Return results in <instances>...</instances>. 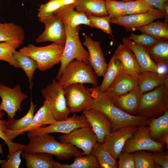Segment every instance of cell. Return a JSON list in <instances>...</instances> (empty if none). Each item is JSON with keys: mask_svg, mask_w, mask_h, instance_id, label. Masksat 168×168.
Returning <instances> with one entry per match:
<instances>
[{"mask_svg": "<svg viewBox=\"0 0 168 168\" xmlns=\"http://www.w3.org/2000/svg\"><path fill=\"white\" fill-rule=\"evenodd\" d=\"M75 8L77 11L86 15L97 16L108 15L105 1L103 0H76Z\"/></svg>", "mask_w": 168, "mask_h": 168, "instance_id": "28", "label": "cell"}, {"mask_svg": "<svg viewBox=\"0 0 168 168\" xmlns=\"http://www.w3.org/2000/svg\"><path fill=\"white\" fill-rule=\"evenodd\" d=\"M165 13L154 8L143 13L128 15L123 16L111 19L110 24H114L124 27L127 31L135 30L140 27L147 25L154 20L166 18Z\"/></svg>", "mask_w": 168, "mask_h": 168, "instance_id": "14", "label": "cell"}, {"mask_svg": "<svg viewBox=\"0 0 168 168\" xmlns=\"http://www.w3.org/2000/svg\"><path fill=\"white\" fill-rule=\"evenodd\" d=\"M91 154L96 157L101 168H118L116 159L110 154L104 143L97 142Z\"/></svg>", "mask_w": 168, "mask_h": 168, "instance_id": "30", "label": "cell"}, {"mask_svg": "<svg viewBox=\"0 0 168 168\" xmlns=\"http://www.w3.org/2000/svg\"><path fill=\"white\" fill-rule=\"evenodd\" d=\"M122 41L134 54L142 72L146 71L158 72L159 66L151 59L147 48L135 43L127 37L123 38Z\"/></svg>", "mask_w": 168, "mask_h": 168, "instance_id": "20", "label": "cell"}, {"mask_svg": "<svg viewBox=\"0 0 168 168\" xmlns=\"http://www.w3.org/2000/svg\"><path fill=\"white\" fill-rule=\"evenodd\" d=\"M144 0L148 4L153 7L155 8L160 10L165 14V12L163 9V5L165 2H168V0Z\"/></svg>", "mask_w": 168, "mask_h": 168, "instance_id": "47", "label": "cell"}, {"mask_svg": "<svg viewBox=\"0 0 168 168\" xmlns=\"http://www.w3.org/2000/svg\"><path fill=\"white\" fill-rule=\"evenodd\" d=\"M3 155V151L2 147V145L0 143V154ZM3 160H1L0 158V164L3 161Z\"/></svg>", "mask_w": 168, "mask_h": 168, "instance_id": "49", "label": "cell"}, {"mask_svg": "<svg viewBox=\"0 0 168 168\" xmlns=\"http://www.w3.org/2000/svg\"><path fill=\"white\" fill-rule=\"evenodd\" d=\"M168 21L152 22L137 28L142 33L147 34L157 39L167 40L168 39Z\"/></svg>", "mask_w": 168, "mask_h": 168, "instance_id": "33", "label": "cell"}, {"mask_svg": "<svg viewBox=\"0 0 168 168\" xmlns=\"http://www.w3.org/2000/svg\"><path fill=\"white\" fill-rule=\"evenodd\" d=\"M13 56L26 75L29 83V89L32 90L34 84L32 79L35 70L38 69L37 62L32 58L19 51L16 50L13 54Z\"/></svg>", "mask_w": 168, "mask_h": 168, "instance_id": "31", "label": "cell"}, {"mask_svg": "<svg viewBox=\"0 0 168 168\" xmlns=\"http://www.w3.org/2000/svg\"><path fill=\"white\" fill-rule=\"evenodd\" d=\"M23 151L29 153H46L61 160H68L83 154L82 151L71 144L58 142L50 134L30 138L28 143L25 145Z\"/></svg>", "mask_w": 168, "mask_h": 168, "instance_id": "2", "label": "cell"}, {"mask_svg": "<svg viewBox=\"0 0 168 168\" xmlns=\"http://www.w3.org/2000/svg\"><path fill=\"white\" fill-rule=\"evenodd\" d=\"M83 84H72L64 89L67 107L70 113L82 112L93 99L89 88H86Z\"/></svg>", "mask_w": 168, "mask_h": 168, "instance_id": "12", "label": "cell"}, {"mask_svg": "<svg viewBox=\"0 0 168 168\" xmlns=\"http://www.w3.org/2000/svg\"><path fill=\"white\" fill-rule=\"evenodd\" d=\"M86 15L89 20L91 27L100 29L113 37L112 30L110 25L111 17L109 16H97L90 14Z\"/></svg>", "mask_w": 168, "mask_h": 168, "instance_id": "40", "label": "cell"}, {"mask_svg": "<svg viewBox=\"0 0 168 168\" xmlns=\"http://www.w3.org/2000/svg\"><path fill=\"white\" fill-rule=\"evenodd\" d=\"M74 157L71 164H62L54 162L53 168H101L96 157L92 154Z\"/></svg>", "mask_w": 168, "mask_h": 168, "instance_id": "34", "label": "cell"}, {"mask_svg": "<svg viewBox=\"0 0 168 168\" xmlns=\"http://www.w3.org/2000/svg\"><path fill=\"white\" fill-rule=\"evenodd\" d=\"M23 151L22 149L14 152L10 155L7 156V159L3 160L0 164L2 168H19L21 162V155Z\"/></svg>", "mask_w": 168, "mask_h": 168, "instance_id": "44", "label": "cell"}, {"mask_svg": "<svg viewBox=\"0 0 168 168\" xmlns=\"http://www.w3.org/2000/svg\"><path fill=\"white\" fill-rule=\"evenodd\" d=\"M123 69L122 64L117 58L112 56L103 76V79L100 85L99 86L102 92L106 91L112 84Z\"/></svg>", "mask_w": 168, "mask_h": 168, "instance_id": "29", "label": "cell"}, {"mask_svg": "<svg viewBox=\"0 0 168 168\" xmlns=\"http://www.w3.org/2000/svg\"><path fill=\"white\" fill-rule=\"evenodd\" d=\"M138 126L132 125L120 128L105 138L104 143L110 154L116 159L127 141L132 137Z\"/></svg>", "mask_w": 168, "mask_h": 168, "instance_id": "17", "label": "cell"}, {"mask_svg": "<svg viewBox=\"0 0 168 168\" xmlns=\"http://www.w3.org/2000/svg\"><path fill=\"white\" fill-rule=\"evenodd\" d=\"M58 138L61 142L71 144L81 149L83 155L91 154L97 142L96 135L90 126L75 129L68 133L63 134Z\"/></svg>", "mask_w": 168, "mask_h": 168, "instance_id": "10", "label": "cell"}, {"mask_svg": "<svg viewBox=\"0 0 168 168\" xmlns=\"http://www.w3.org/2000/svg\"><path fill=\"white\" fill-rule=\"evenodd\" d=\"M103 0L106 1H108V0ZM122 0L124 1H128L132 0Z\"/></svg>", "mask_w": 168, "mask_h": 168, "instance_id": "50", "label": "cell"}, {"mask_svg": "<svg viewBox=\"0 0 168 168\" xmlns=\"http://www.w3.org/2000/svg\"><path fill=\"white\" fill-rule=\"evenodd\" d=\"M152 159L155 163L162 168H168V154L164 151L151 152Z\"/></svg>", "mask_w": 168, "mask_h": 168, "instance_id": "46", "label": "cell"}, {"mask_svg": "<svg viewBox=\"0 0 168 168\" xmlns=\"http://www.w3.org/2000/svg\"><path fill=\"white\" fill-rule=\"evenodd\" d=\"M76 4L65 6L55 11L56 14L65 25L73 28L83 24L91 26L89 20L86 14L75 10Z\"/></svg>", "mask_w": 168, "mask_h": 168, "instance_id": "23", "label": "cell"}, {"mask_svg": "<svg viewBox=\"0 0 168 168\" xmlns=\"http://www.w3.org/2000/svg\"><path fill=\"white\" fill-rule=\"evenodd\" d=\"M164 144L152 140L149 135L148 127L138 126L132 137L125 143L122 152L129 153L144 150L150 152H161L164 151Z\"/></svg>", "mask_w": 168, "mask_h": 168, "instance_id": "8", "label": "cell"}, {"mask_svg": "<svg viewBox=\"0 0 168 168\" xmlns=\"http://www.w3.org/2000/svg\"><path fill=\"white\" fill-rule=\"evenodd\" d=\"M163 9L165 12V14L166 15V21H168V2H166L163 5Z\"/></svg>", "mask_w": 168, "mask_h": 168, "instance_id": "48", "label": "cell"}, {"mask_svg": "<svg viewBox=\"0 0 168 168\" xmlns=\"http://www.w3.org/2000/svg\"><path fill=\"white\" fill-rule=\"evenodd\" d=\"M84 126H91L84 114L82 113L79 115L75 113L65 120L57 121L48 126H41L28 132L27 136L30 139L42 134L54 133L67 134L75 129Z\"/></svg>", "mask_w": 168, "mask_h": 168, "instance_id": "9", "label": "cell"}, {"mask_svg": "<svg viewBox=\"0 0 168 168\" xmlns=\"http://www.w3.org/2000/svg\"><path fill=\"white\" fill-rule=\"evenodd\" d=\"M56 79L42 88L41 93L49 105L57 121L65 120L70 112L67 107L64 89Z\"/></svg>", "mask_w": 168, "mask_h": 168, "instance_id": "7", "label": "cell"}, {"mask_svg": "<svg viewBox=\"0 0 168 168\" xmlns=\"http://www.w3.org/2000/svg\"><path fill=\"white\" fill-rule=\"evenodd\" d=\"M113 56L120 61L124 70L138 82L142 72L133 52L125 44H120Z\"/></svg>", "mask_w": 168, "mask_h": 168, "instance_id": "19", "label": "cell"}, {"mask_svg": "<svg viewBox=\"0 0 168 168\" xmlns=\"http://www.w3.org/2000/svg\"><path fill=\"white\" fill-rule=\"evenodd\" d=\"M127 38L135 43L147 49L151 47L161 40L155 38L145 33H142L141 35H138L132 33L130 36Z\"/></svg>", "mask_w": 168, "mask_h": 168, "instance_id": "43", "label": "cell"}, {"mask_svg": "<svg viewBox=\"0 0 168 168\" xmlns=\"http://www.w3.org/2000/svg\"><path fill=\"white\" fill-rule=\"evenodd\" d=\"M168 111V84L141 95L136 115L147 119L158 118Z\"/></svg>", "mask_w": 168, "mask_h": 168, "instance_id": "3", "label": "cell"}, {"mask_svg": "<svg viewBox=\"0 0 168 168\" xmlns=\"http://www.w3.org/2000/svg\"><path fill=\"white\" fill-rule=\"evenodd\" d=\"M82 112L96 134L97 142L104 143L106 137L112 131L113 126L110 120L101 112L94 109H86Z\"/></svg>", "mask_w": 168, "mask_h": 168, "instance_id": "15", "label": "cell"}, {"mask_svg": "<svg viewBox=\"0 0 168 168\" xmlns=\"http://www.w3.org/2000/svg\"><path fill=\"white\" fill-rule=\"evenodd\" d=\"M95 86L89 88L93 99L86 109H94L104 114L112 124V132L124 127L147 125V119L136 115H131L120 110L114 105L110 98L100 91L99 86Z\"/></svg>", "mask_w": 168, "mask_h": 168, "instance_id": "1", "label": "cell"}, {"mask_svg": "<svg viewBox=\"0 0 168 168\" xmlns=\"http://www.w3.org/2000/svg\"><path fill=\"white\" fill-rule=\"evenodd\" d=\"M0 97L2 110L6 113L8 117L13 118L18 111H22V102L28 96L22 92L19 84L12 88L0 83Z\"/></svg>", "mask_w": 168, "mask_h": 168, "instance_id": "13", "label": "cell"}, {"mask_svg": "<svg viewBox=\"0 0 168 168\" xmlns=\"http://www.w3.org/2000/svg\"><path fill=\"white\" fill-rule=\"evenodd\" d=\"M152 60L158 66L167 67L168 65V41L161 40L151 47L147 49Z\"/></svg>", "mask_w": 168, "mask_h": 168, "instance_id": "32", "label": "cell"}, {"mask_svg": "<svg viewBox=\"0 0 168 168\" xmlns=\"http://www.w3.org/2000/svg\"><path fill=\"white\" fill-rule=\"evenodd\" d=\"M149 135L153 140L168 146V111L156 118L148 119Z\"/></svg>", "mask_w": 168, "mask_h": 168, "instance_id": "22", "label": "cell"}, {"mask_svg": "<svg viewBox=\"0 0 168 168\" xmlns=\"http://www.w3.org/2000/svg\"><path fill=\"white\" fill-rule=\"evenodd\" d=\"M118 158V168H135L133 152H122Z\"/></svg>", "mask_w": 168, "mask_h": 168, "instance_id": "45", "label": "cell"}, {"mask_svg": "<svg viewBox=\"0 0 168 168\" xmlns=\"http://www.w3.org/2000/svg\"><path fill=\"white\" fill-rule=\"evenodd\" d=\"M82 44L88 50L89 63L92 69L97 76L103 77L107 64L100 42L93 40L89 36L85 35Z\"/></svg>", "mask_w": 168, "mask_h": 168, "instance_id": "18", "label": "cell"}, {"mask_svg": "<svg viewBox=\"0 0 168 168\" xmlns=\"http://www.w3.org/2000/svg\"><path fill=\"white\" fill-rule=\"evenodd\" d=\"M64 48V45L54 43L43 47L30 44L22 47L19 51L35 60L39 70L44 71L61 63Z\"/></svg>", "mask_w": 168, "mask_h": 168, "instance_id": "4", "label": "cell"}, {"mask_svg": "<svg viewBox=\"0 0 168 168\" xmlns=\"http://www.w3.org/2000/svg\"><path fill=\"white\" fill-rule=\"evenodd\" d=\"M125 2L127 15L144 13L155 8L144 0H132Z\"/></svg>", "mask_w": 168, "mask_h": 168, "instance_id": "42", "label": "cell"}, {"mask_svg": "<svg viewBox=\"0 0 168 168\" xmlns=\"http://www.w3.org/2000/svg\"><path fill=\"white\" fill-rule=\"evenodd\" d=\"M166 84H168L167 74L146 71L142 72L138 86L140 92L142 94Z\"/></svg>", "mask_w": 168, "mask_h": 168, "instance_id": "25", "label": "cell"}, {"mask_svg": "<svg viewBox=\"0 0 168 168\" xmlns=\"http://www.w3.org/2000/svg\"><path fill=\"white\" fill-rule=\"evenodd\" d=\"M149 152L140 150L133 152L135 168H161L154 162L151 152Z\"/></svg>", "mask_w": 168, "mask_h": 168, "instance_id": "38", "label": "cell"}, {"mask_svg": "<svg viewBox=\"0 0 168 168\" xmlns=\"http://www.w3.org/2000/svg\"><path fill=\"white\" fill-rule=\"evenodd\" d=\"M105 3L108 15L111 19L128 15L125 1L108 0L105 1Z\"/></svg>", "mask_w": 168, "mask_h": 168, "instance_id": "41", "label": "cell"}, {"mask_svg": "<svg viewBox=\"0 0 168 168\" xmlns=\"http://www.w3.org/2000/svg\"><path fill=\"white\" fill-rule=\"evenodd\" d=\"M66 29V40L62 55L61 65L56 77L58 81L66 65L75 59L89 63L88 51L83 47L81 43L79 31V26L73 28L65 25Z\"/></svg>", "mask_w": 168, "mask_h": 168, "instance_id": "6", "label": "cell"}, {"mask_svg": "<svg viewBox=\"0 0 168 168\" xmlns=\"http://www.w3.org/2000/svg\"><path fill=\"white\" fill-rule=\"evenodd\" d=\"M5 114V113L2 110L1 104L0 103V138L4 141L7 146L8 154L7 156H8L18 150H23L25 145L14 142L9 139L5 136L4 133L6 129L7 121L2 119Z\"/></svg>", "mask_w": 168, "mask_h": 168, "instance_id": "39", "label": "cell"}, {"mask_svg": "<svg viewBox=\"0 0 168 168\" xmlns=\"http://www.w3.org/2000/svg\"><path fill=\"white\" fill-rule=\"evenodd\" d=\"M57 121L54 116L48 103L45 100L43 105L35 114L32 121L28 127L16 131H11L6 129L5 134L9 139L12 141L19 135L26 132L32 131L44 125L52 124Z\"/></svg>", "mask_w": 168, "mask_h": 168, "instance_id": "16", "label": "cell"}, {"mask_svg": "<svg viewBox=\"0 0 168 168\" xmlns=\"http://www.w3.org/2000/svg\"><path fill=\"white\" fill-rule=\"evenodd\" d=\"M39 21L45 26L43 32L35 40L37 43L48 41L65 45L66 37L64 24L55 14L39 18Z\"/></svg>", "mask_w": 168, "mask_h": 168, "instance_id": "11", "label": "cell"}, {"mask_svg": "<svg viewBox=\"0 0 168 168\" xmlns=\"http://www.w3.org/2000/svg\"><path fill=\"white\" fill-rule=\"evenodd\" d=\"M25 32L20 26L14 23H0V42L23 43Z\"/></svg>", "mask_w": 168, "mask_h": 168, "instance_id": "26", "label": "cell"}, {"mask_svg": "<svg viewBox=\"0 0 168 168\" xmlns=\"http://www.w3.org/2000/svg\"><path fill=\"white\" fill-rule=\"evenodd\" d=\"M138 83V81L126 72L123 68L110 87L103 93L110 98L120 96L132 90L137 86Z\"/></svg>", "mask_w": 168, "mask_h": 168, "instance_id": "21", "label": "cell"}, {"mask_svg": "<svg viewBox=\"0 0 168 168\" xmlns=\"http://www.w3.org/2000/svg\"><path fill=\"white\" fill-rule=\"evenodd\" d=\"M141 95L137 85L134 89L127 93L110 98L114 105L120 110L129 114L136 115Z\"/></svg>", "mask_w": 168, "mask_h": 168, "instance_id": "24", "label": "cell"}, {"mask_svg": "<svg viewBox=\"0 0 168 168\" xmlns=\"http://www.w3.org/2000/svg\"><path fill=\"white\" fill-rule=\"evenodd\" d=\"M20 45L7 42H0V60L7 62L15 68L21 69L13 56L14 52Z\"/></svg>", "mask_w": 168, "mask_h": 168, "instance_id": "36", "label": "cell"}, {"mask_svg": "<svg viewBox=\"0 0 168 168\" xmlns=\"http://www.w3.org/2000/svg\"><path fill=\"white\" fill-rule=\"evenodd\" d=\"M36 108V105L33 103L31 97L30 108L27 113L19 119L8 117L6 124V129L11 131H16L24 129L28 127L33 119Z\"/></svg>", "mask_w": 168, "mask_h": 168, "instance_id": "35", "label": "cell"}, {"mask_svg": "<svg viewBox=\"0 0 168 168\" xmlns=\"http://www.w3.org/2000/svg\"><path fill=\"white\" fill-rule=\"evenodd\" d=\"M97 76L89 63L74 59L66 65L58 81L64 89L69 85L76 83L97 86L98 82Z\"/></svg>", "mask_w": 168, "mask_h": 168, "instance_id": "5", "label": "cell"}, {"mask_svg": "<svg viewBox=\"0 0 168 168\" xmlns=\"http://www.w3.org/2000/svg\"><path fill=\"white\" fill-rule=\"evenodd\" d=\"M76 3V0H49L40 6L37 16L39 18L50 15L65 6Z\"/></svg>", "mask_w": 168, "mask_h": 168, "instance_id": "37", "label": "cell"}, {"mask_svg": "<svg viewBox=\"0 0 168 168\" xmlns=\"http://www.w3.org/2000/svg\"><path fill=\"white\" fill-rule=\"evenodd\" d=\"M21 157L26 160V168H53V155L44 152L29 153L24 151Z\"/></svg>", "mask_w": 168, "mask_h": 168, "instance_id": "27", "label": "cell"}]
</instances>
